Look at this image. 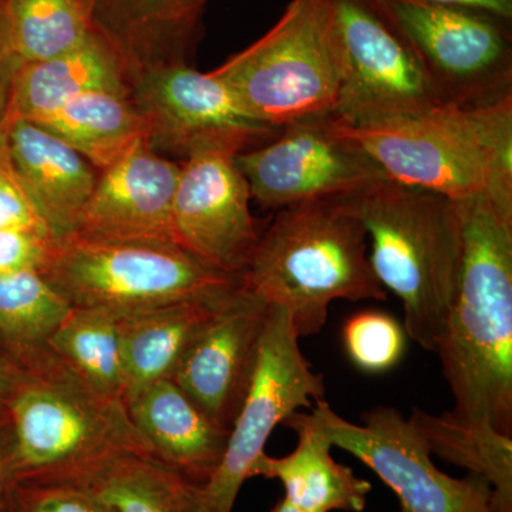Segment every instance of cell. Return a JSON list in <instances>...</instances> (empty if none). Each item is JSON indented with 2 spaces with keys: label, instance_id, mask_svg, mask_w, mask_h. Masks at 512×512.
<instances>
[{
  "label": "cell",
  "instance_id": "obj_1",
  "mask_svg": "<svg viewBox=\"0 0 512 512\" xmlns=\"http://www.w3.org/2000/svg\"><path fill=\"white\" fill-rule=\"evenodd\" d=\"M458 202L461 261L436 352L453 394L448 419L512 437V198Z\"/></svg>",
  "mask_w": 512,
  "mask_h": 512
},
{
  "label": "cell",
  "instance_id": "obj_2",
  "mask_svg": "<svg viewBox=\"0 0 512 512\" xmlns=\"http://www.w3.org/2000/svg\"><path fill=\"white\" fill-rule=\"evenodd\" d=\"M241 288L291 316L299 338L319 333L335 301H386L373 272L365 225L348 201L279 210L262 231Z\"/></svg>",
  "mask_w": 512,
  "mask_h": 512
},
{
  "label": "cell",
  "instance_id": "obj_3",
  "mask_svg": "<svg viewBox=\"0 0 512 512\" xmlns=\"http://www.w3.org/2000/svg\"><path fill=\"white\" fill-rule=\"evenodd\" d=\"M6 403L18 484H83L124 454L153 456L126 403L93 389L47 348Z\"/></svg>",
  "mask_w": 512,
  "mask_h": 512
},
{
  "label": "cell",
  "instance_id": "obj_4",
  "mask_svg": "<svg viewBox=\"0 0 512 512\" xmlns=\"http://www.w3.org/2000/svg\"><path fill=\"white\" fill-rule=\"evenodd\" d=\"M345 201L365 225L376 278L402 302L407 336L436 352L460 269L458 202L390 178Z\"/></svg>",
  "mask_w": 512,
  "mask_h": 512
},
{
  "label": "cell",
  "instance_id": "obj_5",
  "mask_svg": "<svg viewBox=\"0 0 512 512\" xmlns=\"http://www.w3.org/2000/svg\"><path fill=\"white\" fill-rule=\"evenodd\" d=\"M338 127L397 183L454 201L512 198V97L484 107L441 104L375 127Z\"/></svg>",
  "mask_w": 512,
  "mask_h": 512
},
{
  "label": "cell",
  "instance_id": "obj_6",
  "mask_svg": "<svg viewBox=\"0 0 512 512\" xmlns=\"http://www.w3.org/2000/svg\"><path fill=\"white\" fill-rule=\"evenodd\" d=\"M211 73L268 126L332 116L340 73L330 0H292L274 28Z\"/></svg>",
  "mask_w": 512,
  "mask_h": 512
},
{
  "label": "cell",
  "instance_id": "obj_7",
  "mask_svg": "<svg viewBox=\"0 0 512 512\" xmlns=\"http://www.w3.org/2000/svg\"><path fill=\"white\" fill-rule=\"evenodd\" d=\"M40 275L70 308L130 315L187 299L215 298L241 285L183 249L70 237Z\"/></svg>",
  "mask_w": 512,
  "mask_h": 512
},
{
  "label": "cell",
  "instance_id": "obj_8",
  "mask_svg": "<svg viewBox=\"0 0 512 512\" xmlns=\"http://www.w3.org/2000/svg\"><path fill=\"white\" fill-rule=\"evenodd\" d=\"M339 59L332 117L365 128L419 116L441 106L419 57L373 0H330Z\"/></svg>",
  "mask_w": 512,
  "mask_h": 512
},
{
  "label": "cell",
  "instance_id": "obj_9",
  "mask_svg": "<svg viewBox=\"0 0 512 512\" xmlns=\"http://www.w3.org/2000/svg\"><path fill=\"white\" fill-rule=\"evenodd\" d=\"M373 3L412 46L441 104L484 107L511 99L510 22L461 6Z\"/></svg>",
  "mask_w": 512,
  "mask_h": 512
},
{
  "label": "cell",
  "instance_id": "obj_10",
  "mask_svg": "<svg viewBox=\"0 0 512 512\" xmlns=\"http://www.w3.org/2000/svg\"><path fill=\"white\" fill-rule=\"evenodd\" d=\"M306 419L332 447L348 451L369 467L397 495L402 512H512L478 474L456 478L443 473L413 424L394 407L367 410L362 423L356 424L322 399Z\"/></svg>",
  "mask_w": 512,
  "mask_h": 512
},
{
  "label": "cell",
  "instance_id": "obj_11",
  "mask_svg": "<svg viewBox=\"0 0 512 512\" xmlns=\"http://www.w3.org/2000/svg\"><path fill=\"white\" fill-rule=\"evenodd\" d=\"M299 340L288 312L269 308L254 379L229 431L227 450L198 488L200 512H232L276 427L325 397V379L313 370Z\"/></svg>",
  "mask_w": 512,
  "mask_h": 512
},
{
  "label": "cell",
  "instance_id": "obj_12",
  "mask_svg": "<svg viewBox=\"0 0 512 512\" xmlns=\"http://www.w3.org/2000/svg\"><path fill=\"white\" fill-rule=\"evenodd\" d=\"M235 164L266 210L348 200L389 178L332 116L286 124L268 143L237 154Z\"/></svg>",
  "mask_w": 512,
  "mask_h": 512
},
{
  "label": "cell",
  "instance_id": "obj_13",
  "mask_svg": "<svg viewBox=\"0 0 512 512\" xmlns=\"http://www.w3.org/2000/svg\"><path fill=\"white\" fill-rule=\"evenodd\" d=\"M131 99L146 121L147 143L184 161L204 151L239 154L268 143L281 130L256 120L218 77L190 63L137 73Z\"/></svg>",
  "mask_w": 512,
  "mask_h": 512
},
{
  "label": "cell",
  "instance_id": "obj_14",
  "mask_svg": "<svg viewBox=\"0 0 512 512\" xmlns=\"http://www.w3.org/2000/svg\"><path fill=\"white\" fill-rule=\"evenodd\" d=\"M231 151H204L181 164L173 205L175 245L202 265L241 279L262 232L247 180Z\"/></svg>",
  "mask_w": 512,
  "mask_h": 512
},
{
  "label": "cell",
  "instance_id": "obj_15",
  "mask_svg": "<svg viewBox=\"0 0 512 512\" xmlns=\"http://www.w3.org/2000/svg\"><path fill=\"white\" fill-rule=\"evenodd\" d=\"M269 306L238 286L185 350L171 380L222 429L247 399L258 365Z\"/></svg>",
  "mask_w": 512,
  "mask_h": 512
},
{
  "label": "cell",
  "instance_id": "obj_16",
  "mask_svg": "<svg viewBox=\"0 0 512 512\" xmlns=\"http://www.w3.org/2000/svg\"><path fill=\"white\" fill-rule=\"evenodd\" d=\"M180 173L181 164L140 141L127 156L100 171L73 237L177 247L173 205Z\"/></svg>",
  "mask_w": 512,
  "mask_h": 512
},
{
  "label": "cell",
  "instance_id": "obj_17",
  "mask_svg": "<svg viewBox=\"0 0 512 512\" xmlns=\"http://www.w3.org/2000/svg\"><path fill=\"white\" fill-rule=\"evenodd\" d=\"M10 171L57 241L73 237L99 171L53 131L33 121H10Z\"/></svg>",
  "mask_w": 512,
  "mask_h": 512
},
{
  "label": "cell",
  "instance_id": "obj_18",
  "mask_svg": "<svg viewBox=\"0 0 512 512\" xmlns=\"http://www.w3.org/2000/svg\"><path fill=\"white\" fill-rule=\"evenodd\" d=\"M124 403L157 460L200 485L220 466L229 431L215 424L173 380L147 384Z\"/></svg>",
  "mask_w": 512,
  "mask_h": 512
},
{
  "label": "cell",
  "instance_id": "obj_19",
  "mask_svg": "<svg viewBox=\"0 0 512 512\" xmlns=\"http://www.w3.org/2000/svg\"><path fill=\"white\" fill-rule=\"evenodd\" d=\"M134 77L123 53L94 30L76 49L20 67L13 86L12 120L43 123L70 100L97 90L131 93Z\"/></svg>",
  "mask_w": 512,
  "mask_h": 512
},
{
  "label": "cell",
  "instance_id": "obj_20",
  "mask_svg": "<svg viewBox=\"0 0 512 512\" xmlns=\"http://www.w3.org/2000/svg\"><path fill=\"white\" fill-rule=\"evenodd\" d=\"M200 0H94V25L134 72L188 63L200 37Z\"/></svg>",
  "mask_w": 512,
  "mask_h": 512
},
{
  "label": "cell",
  "instance_id": "obj_21",
  "mask_svg": "<svg viewBox=\"0 0 512 512\" xmlns=\"http://www.w3.org/2000/svg\"><path fill=\"white\" fill-rule=\"evenodd\" d=\"M285 426L298 434V446L285 457L264 454L256 461L254 477L281 481L284 498L303 512H362L372 484L332 457L325 434L295 413Z\"/></svg>",
  "mask_w": 512,
  "mask_h": 512
},
{
  "label": "cell",
  "instance_id": "obj_22",
  "mask_svg": "<svg viewBox=\"0 0 512 512\" xmlns=\"http://www.w3.org/2000/svg\"><path fill=\"white\" fill-rule=\"evenodd\" d=\"M232 291L215 298L187 299L124 315L121 339L126 397L147 384L170 379L192 340Z\"/></svg>",
  "mask_w": 512,
  "mask_h": 512
},
{
  "label": "cell",
  "instance_id": "obj_23",
  "mask_svg": "<svg viewBox=\"0 0 512 512\" xmlns=\"http://www.w3.org/2000/svg\"><path fill=\"white\" fill-rule=\"evenodd\" d=\"M40 126L79 151L99 173L147 140L146 121L131 93L110 90L80 94Z\"/></svg>",
  "mask_w": 512,
  "mask_h": 512
},
{
  "label": "cell",
  "instance_id": "obj_24",
  "mask_svg": "<svg viewBox=\"0 0 512 512\" xmlns=\"http://www.w3.org/2000/svg\"><path fill=\"white\" fill-rule=\"evenodd\" d=\"M121 319L117 313L72 308L46 340V348L93 389L126 397Z\"/></svg>",
  "mask_w": 512,
  "mask_h": 512
},
{
  "label": "cell",
  "instance_id": "obj_25",
  "mask_svg": "<svg viewBox=\"0 0 512 512\" xmlns=\"http://www.w3.org/2000/svg\"><path fill=\"white\" fill-rule=\"evenodd\" d=\"M82 485L113 512H200V484L144 454L116 457Z\"/></svg>",
  "mask_w": 512,
  "mask_h": 512
},
{
  "label": "cell",
  "instance_id": "obj_26",
  "mask_svg": "<svg viewBox=\"0 0 512 512\" xmlns=\"http://www.w3.org/2000/svg\"><path fill=\"white\" fill-rule=\"evenodd\" d=\"M0 13L23 64L70 52L96 30L94 0H8Z\"/></svg>",
  "mask_w": 512,
  "mask_h": 512
},
{
  "label": "cell",
  "instance_id": "obj_27",
  "mask_svg": "<svg viewBox=\"0 0 512 512\" xmlns=\"http://www.w3.org/2000/svg\"><path fill=\"white\" fill-rule=\"evenodd\" d=\"M70 309L39 272L0 275V355L22 367Z\"/></svg>",
  "mask_w": 512,
  "mask_h": 512
},
{
  "label": "cell",
  "instance_id": "obj_28",
  "mask_svg": "<svg viewBox=\"0 0 512 512\" xmlns=\"http://www.w3.org/2000/svg\"><path fill=\"white\" fill-rule=\"evenodd\" d=\"M410 423L431 454L466 468L493 485L501 504L512 511V437L461 426L446 414L414 409Z\"/></svg>",
  "mask_w": 512,
  "mask_h": 512
},
{
  "label": "cell",
  "instance_id": "obj_29",
  "mask_svg": "<svg viewBox=\"0 0 512 512\" xmlns=\"http://www.w3.org/2000/svg\"><path fill=\"white\" fill-rule=\"evenodd\" d=\"M342 338L350 362L369 375L394 369L406 352V329L382 311H362L350 316L343 326Z\"/></svg>",
  "mask_w": 512,
  "mask_h": 512
},
{
  "label": "cell",
  "instance_id": "obj_30",
  "mask_svg": "<svg viewBox=\"0 0 512 512\" xmlns=\"http://www.w3.org/2000/svg\"><path fill=\"white\" fill-rule=\"evenodd\" d=\"M9 512H113L82 484L23 483L16 487Z\"/></svg>",
  "mask_w": 512,
  "mask_h": 512
},
{
  "label": "cell",
  "instance_id": "obj_31",
  "mask_svg": "<svg viewBox=\"0 0 512 512\" xmlns=\"http://www.w3.org/2000/svg\"><path fill=\"white\" fill-rule=\"evenodd\" d=\"M59 241L46 229L0 231V275L42 272Z\"/></svg>",
  "mask_w": 512,
  "mask_h": 512
},
{
  "label": "cell",
  "instance_id": "obj_32",
  "mask_svg": "<svg viewBox=\"0 0 512 512\" xmlns=\"http://www.w3.org/2000/svg\"><path fill=\"white\" fill-rule=\"evenodd\" d=\"M3 229H46L49 231L45 222L37 214L28 195L10 171L9 165L0 167V231Z\"/></svg>",
  "mask_w": 512,
  "mask_h": 512
},
{
  "label": "cell",
  "instance_id": "obj_33",
  "mask_svg": "<svg viewBox=\"0 0 512 512\" xmlns=\"http://www.w3.org/2000/svg\"><path fill=\"white\" fill-rule=\"evenodd\" d=\"M23 63L10 45L8 30L0 13V167L8 164L6 138L12 121V96L16 74Z\"/></svg>",
  "mask_w": 512,
  "mask_h": 512
},
{
  "label": "cell",
  "instance_id": "obj_34",
  "mask_svg": "<svg viewBox=\"0 0 512 512\" xmlns=\"http://www.w3.org/2000/svg\"><path fill=\"white\" fill-rule=\"evenodd\" d=\"M15 464H13L12 430L6 407L0 409V512H9L15 495Z\"/></svg>",
  "mask_w": 512,
  "mask_h": 512
},
{
  "label": "cell",
  "instance_id": "obj_35",
  "mask_svg": "<svg viewBox=\"0 0 512 512\" xmlns=\"http://www.w3.org/2000/svg\"><path fill=\"white\" fill-rule=\"evenodd\" d=\"M409 2L433 3V5L461 6L481 10L497 18L512 20V0H409Z\"/></svg>",
  "mask_w": 512,
  "mask_h": 512
},
{
  "label": "cell",
  "instance_id": "obj_36",
  "mask_svg": "<svg viewBox=\"0 0 512 512\" xmlns=\"http://www.w3.org/2000/svg\"><path fill=\"white\" fill-rule=\"evenodd\" d=\"M23 369L3 355H0V409L6 407V403L15 392L22 379Z\"/></svg>",
  "mask_w": 512,
  "mask_h": 512
},
{
  "label": "cell",
  "instance_id": "obj_37",
  "mask_svg": "<svg viewBox=\"0 0 512 512\" xmlns=\"http://www.w3.org/2000/svg\"><path fill=\"white\" fill-rule=\"evenodd\" d=\"M271 512H303V511L298 510V508H296L295 505L288 503V501H286L285 498H282V500L278 501V504H276L275 507L272 508Z\"/></svg>",
  "mask_w": 512,
  "mask_h": 512
},
{
  "label": "cell",
  "instance_id": "obj_38",
  "mask_svg": "<svg viewBox=\"0 0 512 512\" xmlns=\"http://www.w3.org/2000/svg\"><path fill=\"white\" fill-rule=\"evenodd\" d=\"M6 2H8V0H0V12L5 8Z\"/></svg>",
  "mask_w": 512,
  "mask_h": 512
},
{
  "label": "cell",
  "instance_id": "obj_39",
  "mask_svg": "<svg viewBox=\"0 0 512 512\" xmlns=\"http://www.w3.org/2000/svg\"><path fill=\"white\" fill-rule=\"evenodd\" d=\"M200 2H201V5H205V3L208 2V0H200Z\"/></svg>",
  "mask_w": 512,
  "mask_h": 512
},
{
  "label": "cell",
  "instance_id": "obj_40",
  "mask_svg": "<svg viewBox=\"0 0 512 512\" xmlns=\"http://www.w3.org/2000/svg\"><path fill=\"white\" fill-rule=\"evenodd\" d=\"M399 512H402V511H399Z\"/></svg>",
  "mask_w": 512,
  "mask_h": 512
}]
</instances>
